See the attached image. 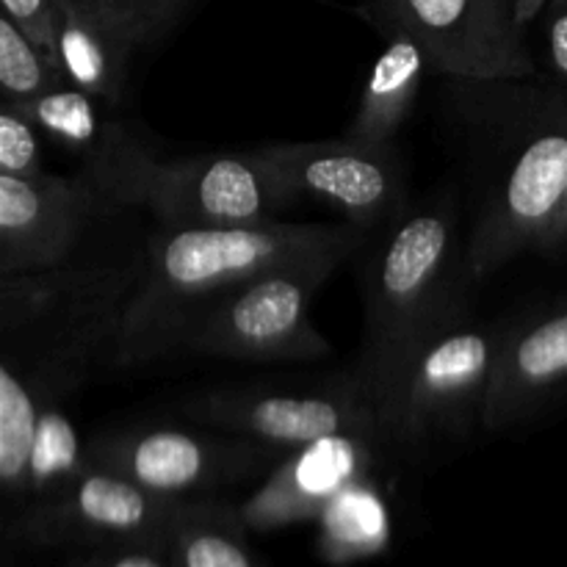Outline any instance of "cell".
<instances>
[{"label": "cell", "instance_id": "1", "mask_svg": "<svg viewBox=\"0 0 567 567\" xmlns=\"http://www.w3.org/2000/svg\"><path fill=\"white\" fill-rule=\"evenodd\" d=\"M369 230L343 225L161 227L147 241V264L122 321L116 369L177 349L188 319L236 288L297 266H341Z\"/></svg>", "mask_w": 567, "mask_h": 567}, {"label": "cell", "instance_id": "2", "mask_svg": "<svg viewBox=\"0 0 567 567\" xmlns=\"http://www.w3.org/2000/svg\"><path fill=\"white\" fill-rule=\"evenodd\" d=\"M144 264H66L0 277V377L61 408L94 371L116 369L122 321Z\"/></svg>", "mask_w": 567, "mask_h": 567}, {"label": "cell", "instance_id": "3", "mask_svg": "<svg viewBox=\"0 0 567 567\" xmlns=\"http://www.w3.org/2000/svg\"><path fill=\"white\" fill-rule=\"evenodd\" d=\"M529 81H491L496 144L471 230V280L493 275L520 249L537 247L565 199L567 86Z\"/></svg>", "mask_w": 567, "mask_h": 567}, {"label": "cell", "instance_id": "4", "mask_svg": "<svg viewBox=\"0 0 567 567\" xmlns=\"http://www.w3.org/2000/svg\"><path fill=\"white\" fill-rule=\"evenodd\" d=\"M454 219L449 210H419L399 221L365 271V338L354 380L380 413L413 349L463 305L452 291Z\"/></svg>", "mask_w": 567, "mask_h": 567}, {"label": "cell", "instance_id": "5", "mask_svg": "<svg viewBox=\"0 0 567 567\" xmlns=\"http://www.w3.org/2000/svg\"><path fill=\"white\" fill-rule=\"evenodd\" d=\"M509 327L465 321L463 308L424 338L380 404L382 441L421 446L443 432L468 430L482 415L485 393Z\"/></svg>", "mask_w": 567, "mask_h": 567}, {"label": "cell", "instance_id": "6", "mask_svg": "<svg viewBox=\"0 0 567 567\" xmlns=\"http://www.w3.org/2000/svg\"><path fill=\"white\" fill-rule=\"evenodd\" d=\"M338 266H297L258 277L188 319L177 347L230 360H316L330 343L313 327L310 302Z\"/></svg>", "mask_w": 567, "mask_h": 567}, {"label": "cell", "instance_id": "7", "mask_svg": "<svg viewBox=\"0 0 567 567\" xmlns=\"http://www.w3.org/2000/svg\"><path fill=\"white\" fill-rule=\"evenodd\" d=\"M363 11L382 33L413 37L430 59V70L449 81L537 75L513 0H365Z\"/></svg>", "mask_w": 567, "mask_h": 567}, {"label": "cell", "instance_id": "8", "mask_svg": "<svg viewBox=\"0 0 567 567\" xmlns=\"http://www.w3.org/2000/svg\"><path fill=\"white\" fill-rule=\"evenodd\" d=\"M181 502L89 463L64 491L22 509L17 535L37 546L150 548L166 554Z\"/></svg>", "mask_w": 567, "mask_h": 567}, {"label": "cell", "instance_id": "9", "mask_svg": "<svg viewBox=\"0 0 567 567\" xmlns=\"http://www.w3.org/2000/svg\"><path fill=\"white\" fill-rule=\"evenodd\" d=\"M293 199L260 150H249L158 161L144 208L158 216L161 227H249L277 221Z\"/></svg>", "mask_w": 567, "mask_h": 567}, {"label": "cell", "instance_id": "10", "mask_svg": "<svg viewBox=\"0 0 567 567\" xmlns=\"http://www.w3.org/2000/svg\"><path fill=\"white\" fill-rule=\"evenodd\" d=\"M114 210L86 175H0V277L72 264L92 219Z\"/></svg>", "mask_w": 567, "mask_h": 567}, {"label": "cell", "instance_id": "11", "mask_svg": "<svg viewBox=\"0 0 567 567\" xmlns=\"http://www.w3.org/2000/svg\"><path fill=\"white\" fill-rule=\"evenodd\" d=\"M20 111L37 122L44 138L78 161V172L114 208L144 205L150 175L161 158L133 127L111 116V103L64 83Z\"/></svg>", "mask_w": 567, "mask_h": 567}, {"label": "cell", "instance_id": "12", "mask_svg": "<svg viewBox=\"0 0 567 567\" xmlns=\"http://www.w3.org/2000/svg\"><path fill=\"white\" fill-rule=\"evenodd\" d=\"M258 150L293 197L332 205L363 230L385 225L402 208L404 175L393 147H365L343 136Z\"/></svg>", "mask_w": 567, "mask_h": 567}, {"label": "cell", "instance_id": "13", "mask_svg": "<svg viewBox=\"0 0 567 567\" xmlns=\"http://www.w3.org/2000/svg\"><path fill=\"white\" fill-rule=\"evenodd\" d=\"M194 415L266 446L302 449L338 435L382 441L380 413L358 380L330 391L252 393L216 391L192 404Z\"/></svg>", "mask_w": 567, "mask_h": 567}, {"label": "cell", "instance_id": "14", "mask_svg": "<svg viewBox=\"0 0 567 567\" xmlns=\"http://www.w3.org/2000/svg\"><path fill=\"white\" fill-rule=\"evenodd\" d=\"M86 457L97 468L114 471L144 491L183 498L247 474L249 465L260 460V449L247 443L221 446L181 430H147L97 443Z\"/></svg>", "mask_w": 567, "mask_h": 567}, {"label": "cell", "instance_id": "15", "mask_svg": "<svg viewBox=\"0 0 567 567\" xmlns=\"http://www.w3.org/2000/svg\"><path fill=\"white\" fill-rule=\"evenodd\" d=\"M374 435H338L293 452L241 507V518L255 529L321 515L347 487L365 480L374 463Z\"/></svg>", "mask_w": 567, "mask_h": 567}, {"label": "cell", "instance_id": "16", "mask_svg": "<svg viewBox=\"0 0 567 567\" xmlns=\"http://www.w3.org/2000/svg\"><path fill=\"white\" fill-rule=\"evenodd\" d=\"M567 385V299L509 324L502 358L482 404V424L502 430L540 396Z\"/></svg>", "mask_w": 567, "mask_h": 567}, {"label": "cell", "instance_id": "17", "mask_svg": "<svg viewBox=\"0 0 567 567\" xmlns=\"http://www.w3.org/2000/svg\"><path fill=\"white\" fill-rule=\"evenodd\" d=\"M138 39L103 0H61L55 14V61L66 86L111 105L122 103Z\"/></svg>", "mask_w": 567, "mask_h": 567}, {"label": "cell", "instance_id": "18", "mask_svg": "<svg viewBox=\"0 0 567 567\" xmlns=\"http://www.w3.org/2000/svg\"><path fill=\"white\" fill-rule=\"evenodd\" d=\"M388 44L371 66V75L360 94L358 111L343 136L365 147H393L399 127L408 120L421 92L430 59L413 37L388 31Z\"/></svg>", "mask_w": 567, "mask_h": 567}, {"label": "cell", "instance_id": "19", "mask_svg": "<svg viewBox=\"0 0 567 567\" xmlns=\"http://www.w3.org/2000/svg\"><path fill=\"white\" fill-rule=\"evenodd\" d=\"M244 526L241 509L183 498L172 520L166 557L175 567H252Z\"/></svg>", "mask_w": 567, "mask_h": 567}, {"label": "cell", "instance_id": "20", "mask_svg": "<svg viewBox=\"0 0 567 567\" xmlns=\"http://www.w3.org/2000/svg\"><path fill=\"white\" fill-rule=\"evenodd\" d=\"M89 468V457L81 454L75 430L61 413V408L44 410L39 421L37 441H33L31 465H28V485L22 509L42 504L64 491L72 480Z\"/></svg>", "mask_w": 567, "mask_h": 567}, {"label": "cell", "instance_id": "21", "mask_svg": "<svg viewBox=\"0 0 567 567\" xmlns=\"http://www.w3.org/2000/svg\"><path fill=\"white\" fill-rule=\"evenodd\" d=\"M59 64L9 17H0V92L3 103L28 109L33 100L64 86Z\"/></svg>", "mask_w": 567, "mask_h": 567}, {"label": "cell", "instance_id": "22", "mask_svg": "<svg viewBox=\"0 0 567 567\" xmlns=\"http://www.w3.org/2000/svg\"><path fill=\"white\" fill-rule=\"evenodd\" d=\"M363 482L347 487L321 513V518H324V546L330 548V557L336 559L363 557V554L377 551L388 535L382 502Z\"/></svg>", "mask_w": 567, "mask_h": 567}, {"label": "cell", "instance_id": "23", "mask_svg": "<svg viewBox=\"0 0 567 567\" xmlns=\"http://www.w3.org/2000/svg\"><path fill=\"white\" fill-rule=\"evenodd\" d=\"M42 136L25 111L0 103V175L42 177Z\"/></svg>", "mask_w": 567, "mask_h": 567}, {"label": "cell", "instance_id": "24", "mask_svg": "<svg viewBox=\"0 0 567 567\" xmlns=\"http://www.w3.org/2000/svg\"><path fill=\"white\" fill-rule=\"evenodd\" d=\"M116 20L131 28L133 37L142 42H153L161 31L177 20L188 0H103Z\"/></svg>", "mask_w": 567, "mask_h": 567}, {"label": "cell", "instance_id": "25", "mask_svg": "<svg viewBox=\"0 0 567 567\" xmlns=\"http://www.w3.org/2000/svg\"><path fill=\"white\" fill-rule=\"evenodd\" d=\"M61 0H0L3 14L55 59V14ZM59 64V61H55Z\"/></svg>", "mask_w": 567, "mask_h": 567}, {"label": "cell", "instance_id": "26", "mask_svg": "<svg viewBox=\"0 0 567 567\" xmlns=\"http://www.w3.org/2000/svg\"><path fill=\"white\" fill-rule=\"evenodd\" d=\"M543 31H546L548 64L557 81L567 86V0H548L543 9Z\"/></svg>", "mask_w": 567, "mask_h": 567}, {"label": "cell", "instance_id": "27", "mask_svg": "<svg viewBox=\"0 0 567 567\" xmlns=\"http://www.w3.org/2000/svg\"><path fill=\"white\" fill-rule=\"evenodd\" d=\"M66 567H175L169 557L150 548H97L89 557H78Z\"/></svg>", "mask_w": 567, "mask_h": 567}, {"label": "cell", "instance_id": "28", "mask_svg": "<svg viewBox=\"0 0 567 567\" xmlns=\"http://www.w3.org/2000/svg\"><path fill=\"white\" fill-rule=\"evenodd\" d=\"M565 241H567V192H565L563 205H559L557 216H554L551 225L546 227V233H543V238H540V244H537V247L554 249V247H559V244H565Z\"/></svg>", "mask_w": 567, "mask_h": 567}, {"label": "cell", "instance_id": "29", "mask_svg": "<svg viewBox=\"0 0 567 567\" xmlns=\"http://www.w3.org/2000/svg\"><path fill=\"white\" fill-rule=\"evenodd\" d=\"M513 3H515V9H518L520 22H524V25H529L535 17L543 14V9H546L548 0H513Z\"/></svg>", "mask_w": 567, "mask_h": 567}, {"label": "cell", "instance_id": "30", "mask_svg": "<svg viewBox=\"0 0 567 567\" xmlns=\"http://www.w3.org/2000/svg\"><path fill=\"white\" fill-rule=\"evenodd\" d=\"M75 3H83V0H75Z\"/></svg>", "mask_w": 567, "mask_h": 567}]
</instances>
